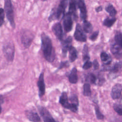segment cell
Wrapping results in <instances>:
<instances>
[{"mask_svg": "<svg viewBox=\"0 0 122 122\" xmlns=\"http://www.w3.org/2000/svg\"><path fill=\"white\" fill-rule=\"evenodd\" d=\"M37 86L39 89V96L41 98L45 93V84L44 80V73L41 72L37 81Z\"/></svg>", "mask_w": 122, "mask_h": 122, "instance_id": "8fae6325", "label": "cell"}, {"mask_svg": "<svg viewBox=\"0 0 122 122\" xmlns=\"http://www.w3.org/2000/svg\"><path fill=\"white\" fill-rule=\"evenodd\" d=\"M105 10L109 13L112 18H114L117 13V11L112 4H109L105 7Z\"/></svg>", "mask_w": 122, "mask_h": 122, "instance_id": "7402d4cb", "label": "cell"}, {"mask_svg": "<svg viewBox=\"0 0 122 122\" xmlns=\"http://www.w3.org/2000/svg\"><path fill=\"white\" fill-rule=\"evenodd\" d=\"M77 6L80 11V17L83 21L86 20L87 14L86 7L84 1L82 0H79L77 1Z\"/></svg>", "mask_w": 122, "mask_h": 122, "instance_id": "4fadbf2b", "label": "cell"}, {"mask_svg": "<svg viewBox=\"0 0 122 122\" xmlns=\"http://www.w3.org/2000/svg\"><path fill=\"white\" fill-rule=\"evenodd\" d=\"M116 18L115 17L111 18L107 17L104 19L103 22V25L106 26L108 28H111L116 21Z\"/></svg>", "mask_w": 122, "mask_h": 122, "instance_id": "d4e9b609", "label": "cell"}, {"mask_svg": "<svg viewBox=\"0 0 122 122\" xmlns=\"http://www.w3.org/2000/svg\"><path fill=\"white\" fill-rule=\"evenodd\" d=\"M92 63L90 61H88L85 62L84 64L82 66V68L84 70H88L92 67Z\"/></svg>", "mask_w": 122, "mask_h": 122, "instance_id": "d6a6232c", "label": "cell"}, {"mask_svg": "<svg viewBox=\"0 0 122 122\" xmlns=\"http://www.w3.org/2000/svg\"><path fill=\"white\" fill-rule=\"evenodd\" d=\"M122 61H120L116 62L112 66V69H110L111 74H115L118 73L122 69Z\"/></svg>", "mask_w": 122, "mask_h": 122, "instance_id": "44dd1931", "label": "cell"}, {"mask_svg": "<svg viewBox=\"0 0 122 122\" xmlns=\"http://www.w3.org/2000/svg\"><path fill=\"white\" fill-rule=\"evenodd\" d=\"M82 58L84 61H89L90 57L89 54L88 47L87 45H84L82 50Z\"/></svg>", "mask_w": 122, "mask_h": 122, "instance_id": "484cf974", "label": "cell"}, {"mask_svg": "<svg viewBox=\"0 0 122 122\" xmlns=\"http://www.w3.org/2000/svg\"><path fill=\"white\" fill-rule=\"evenodd\" d=\"M83 94L85 96H90L91 95V86L89 83H86L84 84Z\"/></svg>", "mask_w": 122, "mask_h": 122, "instance_id": "f1b7e54d", "label": "cell"}, {"mask_svg": "<svg viewBox=\"0 0 122 122\" xmlns=\"http://www.w3.org/2000/svg\"><path fill=\"white\" fill-rule=\"evenodd\" d=\"M93 66L94 70H97L99 68V63L97 60H94L93 61Z\"/></svg>", "mask_w": 122, "mask_h": 122, "instance_id": "d590c367", "label": "cell"}, {"mask_svg": "<svg viewBox=\"0 0 122 122\" xmlns=\"http://www.w3.org/2000/svg\"><path fill=\"white\" fill-rule=\"evenodd\" d=\"M74 37L76 41L80 42H85L87 40V36L80 24L76 25Z\"/></svg>", "mask_w": 122, "mask_h": 122, "instance_id": "ba28073f", "label": "cell"}, {"mask_svg": "<svg viewBox=\"0 0 122 122\" xmlns=\"http://www.w3.org/2000/svg\"><path fill=\"white\" fill-rule=\"evenodd\" d=\"M102 10V6H98V7H97V8H95V11H96L97 12H99L101 11Z\"/></svg>", "mask_w": 122, "mask_h": 122, "instance_id": "8d00e7d4", "label": "cell"}, {"mask_svg": "<svg viewBox=\"0 0 122 122\" xmlns=\"http://www.w3.org/2000/svg\"><path fill=\"white\" fill-rule=\"evenodd\" d=\"M38 110L44 122H58L54 119L45 107L39 105L38 106Z\"/></svg>", "mask_w": 122, "mask_h": 122, "instance_id": "52a82bcc", "label": "cell"}, {"mask_svg": "<svg viewBox=\"0 0 122 122\" xmlns=\"http://www.w3.org/2000/svg\"><path fill=\"white\" fill-rule=\"evenodd\" d=\"M82 29L84 32L86 33H90L93 30V27L89 21L85 20L83 21Z\"/></svg>", "mask_w": 122, "mask_h": 122, "instance_id": "cb8c5ba5", "label": "cell"}, {"mask_svg": "<svg viewBox=\"0 0 122 122\" xmlns=\"http://www.w3.org/2000/svg\"><path fill=\"white\" fill-rule=\"evenodd\" d=\"M94 111H95V113L96 118L98 120H103L104 119V115L100 111L98 106L95 105Z\"/></svg>", "mask_w": 122, "mask_h": 122, "instance_id": "83f0119b", "label": "cell"}, {"mask_svg": "<svg viewBox=\"0 0 122 122\" xmlns=\"http://www.w3.org/2000/svg\"><path fill=\"white\" fill-rule=\"evenodd\" d=\"M59 103L65 108L68 109L73 112L76 113L78 111V106L71 104L69 102L67 94L66 92H63L59 98Z\"/></svg>", "mask_w": 122, "mask_h": 122, "instance_id": "277c9868", "label": "cell"}, {"mask_svg": "<svg viewBox=\"0 0 122 122\" xmlns=\"http://www.w3.org/2000/svg\"><path fill=\"white\" fill-rule=\"evenodd\" d=\"M27 118L31 122H41V118L36 112L27 111L26 112Z\"/></svg>", "mask_w": 122, "mask_h": 122, "instance_id": "9a60e30c", "label": "cell"}, {"mask_svg": "<svg viewBox=\"0 0 122 122\" xmlns=\"http://www.w3.org/2000/svg\"><path fill=\"white\" fill-rule=\"evenodd\" d=\"M115 43L122 49V33L117 32L114 36Z\"/></svg>", "mask_w": 122, "mask_h": 122, "instance_id": "603a6c76", "label": "cell"}, {"mask_svg": "<svg viewBox=\"0 0 122 122\" xmlns=\"http://www.w3.org/2000/svg\"><path fill=\"white\" fill-rule=\"evenodd\" d=\"M96 77L95 75L92 73H90L88 74V75L86 76V81L91 82L92 84H95L96 81Z\"/></svg>", "mask_w": 122, "mask_h": 122, "instance_id": "f546056e", "label": "cell"}, {"mask_svg": "<svg viewBox=\"0 0 122 122\" xmlns=\"http://www.w3.org/2000/svg\"><path fill=\"white\" fill-rule=\"evenodd\" d=\"M4 102V98L2 95L0 94V103H2Z\"/></svg>", "mask_w": 122, "mask_h": 122, "instance_id": "74e56055", "label": "cell"}, {"mask_svg": "<svg viewBox=\"0 0 122 122\" xmlns=\"http://www.w3.org/2000/svg\"><path fill=\"white\" fill-rule=\"evenodd\" d=\"M33 34L29 30H24L21 34V41L25 48H28L34 39Z\"/></svg>", "mask_w": 122, "mask_h": 122, "instance_id": "8992f818", "label": "cell"}, {"mask_svg": "<svg viewBox=\"0 0 122 122\" xmlns=\"http://www.w3.org/2000/svg\"><path fill=\"white\" fill-rule=\"evenodd\" d=\"M72 38L71 36H68L65 40L62 41V52L63 55L65 56L67 51L69 50L71 46Z\"/></svg>", "mask_w": 122, "mask_h": 122, "instance_id": "5bb4252c", "label": "cell"}, {"mask_svg": "<svg viewBox=\"0 0 122 122\" xmlns=\"http://www.w3.org/2000/svg\"><path fill=\"white\" fill-rule=\"evenodd\" d=\"M5 11L4 10L0 8V27L3 25L4 22V18H5Z\"/></svg>", "mask_w": 122, "mask_h": 122, "instance_id": "1f68e13d", "label": "cell"}, {"mask_svg": "<svg viewBox=\"0 0 122 122\" xmlns=\"http://www.w3.org/2000/svg\"><path fill=\"white\" fill-rule=\"evenodd\" d=\"M67 6V1L61 0L58 8L53 9L48 18V20L50 21H51L55 20H60L63 19L64 16V12L66 7Z\"/></svg>", "mask_w": 122, "mask_h": 122, "instance_id": "7a4b0ae2", "label": "cell"}, {"mask_svg": "<svg viewBox=\"0 0 122 122\" xmlns=\"http://www.w3.org/2000/svg\"><path fill=\"white\" fill-rule=\"evenodd\" d=\"M72 24V16L69 12H67L63 18V27L66 32H69L71 30Z\"/></svg>", "mask_w": 122, "mask_h": 122, "instance_id": "9c48e42d", "label": "cell"}, {"mask_svg": "<svg viewBox=\"0 0 122 122\" xmlns=\"http://www.w3.org/2000/svg\"><path fill=\"white\" fill-rule=\"evenodd\" d=\"M68 99L71 102V104H74L79 106V100L76 94H72L70 96V97L68 98Z\"/></svg>", "mask_w": 122, "mask_h": 122, "instance_id": "4dcf8cb0", "label": "cell"}, {"mask_svg": "<svg viewBox=\"0 0 122 122\" xmlns=\"http://www.w3.org/2000/svg\"><path fill=\"white\" fill-rule=\"evenodd\" d=\"M41 44L44 58L50 62H53L55 57V51L51 38L44 32L41 34Z\"/></svg>", "mask_w": 122, "mask_h": 122, "instance_id": "6da1fadb", "label": "cell"}, {"mask_svg": "<svg viewBox=\"0 0 122 122\" xmlns=\"http://www.w3.org/2000/svg\"><path fill=\"white\" fill-rule=\"evenodd\" d=\"M122 49L115 43H113L111 46V51L117 59H120L122 57Z\"/></svg>", "mask_w": 122, "mask_h": 122, "instance_id": "2e32d148", "label": "cell"}, {"mask_svg": "<svg viewBox=\"0 0 122 122\" xmlns=\"http://www.w3.org/2000/svg\"><path fill=\"white\" fill-rule=\"evenodd\" d=\"M99 30H96L95 31H94L89 37V39L92 41H95L98 36V35H99Z\"/></svg>", "mask_w": 122, "mask_h": 122, "instance_id": "836d02e7", "label": "cell"}, {"mask_svg": "<svg viewBox=\"0 0 122 122\" xmlns=\"http://www.w3.org/2000/svg\"><path fill=\"white\" fill-rule=\"evenodd\" d=\"M101 59L103 62V65H110L112 62V58L111 57L105 52H102L100 55Z\"/></svg>", "mask_w": 122, "mask_h": 122, "instance_id": "ffe728a7", "label": "cell"}, {"mask_svg": "<svg viewBox=\"0 0 122 122\" xmlns=\"http://www.w3.org/2000/svg\"><path fill=\"white\" fill-rule=\"evenodd\" d=\"M52 30L56 38L60 41H62L63 33L62 28L60 22L55 23L52 27Z\"/></svg>", "mask_w": 122, "mask_h": 122, "instance_id": "7c38bea8", "label": "cell"}, {"mask_svg": "<svg viewBox=\"0 0 122 122\" xmlns=\"http://www.w3.org/2000/svg\"><path fill=\"white\" fill-rule=\"evenodd\" d=\"M77 69L75 67L73 68L71 71V72L69 75V80L71 83H76L78 81V78L77 73Z\"/></svg>", "mask_w": 122, "mask_h": 122, "instance_id": "ac0fdd59", "label": "cell"}, {"mask_svg": "<svg viewBox=\"0 0 122 122\" xmlns=\"http://www.w3.org/2000/svg\"><path fill=\"white\" fill-rule=\"evenodd\" d=\"M122 85L120 83H116L112 88L111 96L112 99L116 100L120 99L122 96Z\"/></svg>", "mask_w": 122, "mask_h": 122, "instance_id": "30bf717a", "label": "cell"}, {"mask_svg": "<svg viewBox=\"0 0 122 122\" xmlns=\"http://www.w3.org/2000/svg\"><path fill=\"white\" fill-rule=\"evenodd\" d=\"M69 60L71 62H74L78 57L77 51L76 48L73 46H71L69 50Z\"/></svg>", "mask_w": 122, "mask_h": 122, "instance_id": "d6986e66", "label": "cell"}, {"mask_svg": "<svg viewBox=\"0 0 122 122\" xmlns=\"http://www.w3.org/2000/svg\"><path fill=\"white\" fill-rule=\"evenodd\" d=\"M2 51L5 58L8 61H12L15 53V47L12 42L9 41L2 47Z\"/></svg>", "mask_w": 122, "mask_h": 122, "instance_id": "5b68a950", "label": "cell"}, {"mask_svg": "<svg viewBox=\"0 0 122 122\" xmlns=\"http://www.w3.org/2000/svg\"><path fill=\"white\" fill-rule=\"evenodd\" d=\"M114 111L120 116H122V104L120 103H114L113 105Z\"/></svg>", "mask_w": 122, "mask_h": 122, "instance_id": "4316f807", "label": "cell"}, {"mask_svg": "<svg viewBox=\"0 0 122 122\" xmlns=\"http://www.w3.org/2000/svg\"><path fill=\"white\" fill-rule=\"evenodd\" d=\"M1 112V103H0V114Z\"/></svg>", "mask_w": 122, "mask_h": 122, "instance_id": "f35d334b", "label": "cell"}, {"mask_svg": "<svg viewBox=\"0 0 122 122\" xmlns=\"http://www.w3.org/2000/svg\"><path fill=\"white\" fill-rule=\"evenodd\" d=\"M4 11L6 13L7 20L9 21L10 26L13 29L15 28V23L14 21V12L13 10V6L11 0H4Z\"/></svg>", "mask_w": 122, "mask_h": 122, "instance_id": "3957f363", "label": "cell"}, {"mask_svg": "<svg viewBox=\"0 0 122 122\" xmlns=\"http://www.w3.org/2000/svg\"><path fill=\"white\" fill-rule=\"evenodd\" d=\"M76 4L77 1L75 0H71L69 4V11L73 17V18L76 20L77 19V16L76 14Z\"/></svg>", "mask_w": 122, "mask_h": 122, "instance_id": "e0dca14e", "label": "cell"}, {"mask_svg": "<svg viewBox=\"0 0 122 122\" xmlns=\"http://www.w3.org/2000/svg\"><path fill=\"white\" fill-rule=\"evenodd\" d=\"M69 66V63L67 61H61L60 64V66L58 70H60L64 67H68Z\"/></svg>", "mask_w": 122, "mask_h": 122, "instance_id": "e575fe53", "label": "cell"}]
</instances>
